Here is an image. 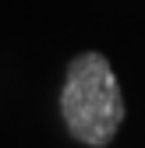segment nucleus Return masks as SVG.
Wrapping results in <instances>:
<instances>
[{
  "instance_id": "nucleus-1",
  "label": "nucleus",
  "mask_w": 145,
  "mask_h": 148,
  "mask_svg": "<svg viewBox=\"0 0 145 148\" xmlns=\"http://www.w3.org/2000/svg\"><path fill=\"white\" fill-rule=\"evenodd\" d=\"M124 113L128 106L110 60L103 53H78L67 64L60 88V116L67 134L88 148H106L117 138Z\"/></svg>"
}]
</instances>
